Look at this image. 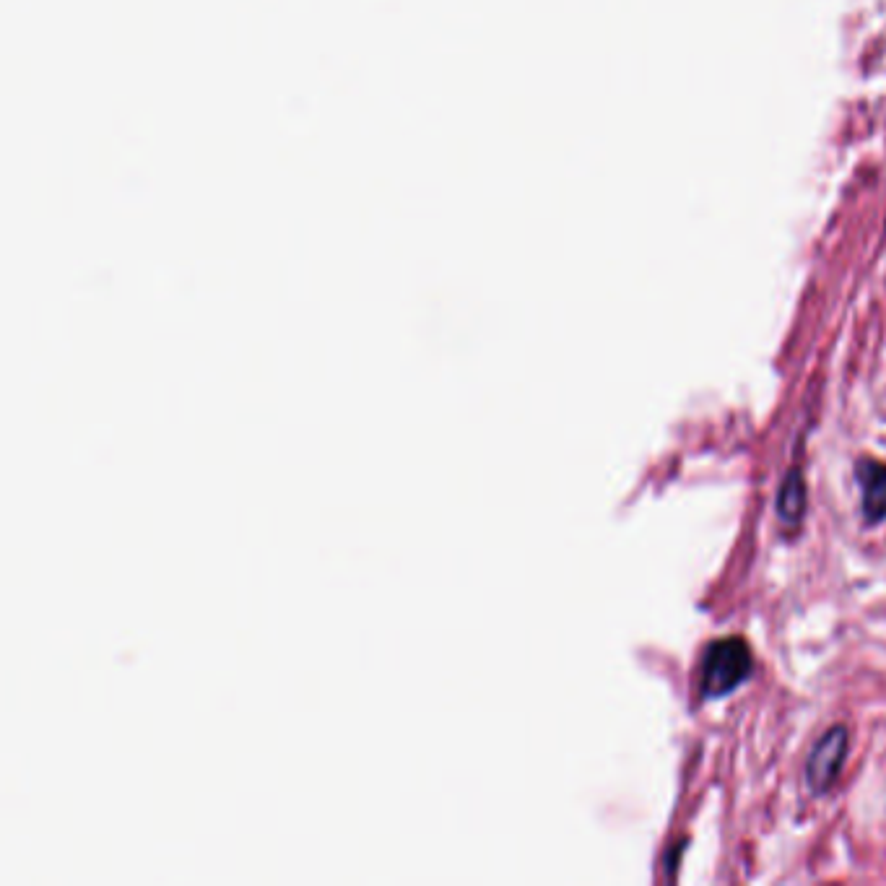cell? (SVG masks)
I'll return each mask as SVG.
<instances>
[{"label": "cell", "mask_w": 886, "mask_h": 886, "mask_svg": "<svg viewBox=\"0 0 886 886\" xmlns=\"http://www.w3.org/2000/svg\"><path fill=\"white\" fill-rule=\"evenodd\" d=\"M754 660L751 650L741 637H725V640L712 642L707 647L705 660H702V694L705 697H725L736 686L749 679Z\"/></svg>", "instance_id": "1"}, {"label": "cell", "mask_w": 886, "mask_h": 886, "mask_svg": "<svg viewBox=\"0 0 886 886\" xmlns=\"http://www.w3.org/2000/svg\"><path fill=\"white\" fill-rule=\"evenodd\" d=\"M848 728L835 725L829 728L816 746L811 749L809 762H806V783L814 793H827L837 783L845 757H848Z\"/></svg>", "instance_id": "2"}, {"label": "cell", "mask_w": 886, "mask_h": 886, "mask_svg": "<svg viewBox=\"0 0 886 886\" xmlns=\"http://www.w3.org/2000/svg\"><path fill=\"white\" fill-rule=\"evenodd\" d=\"M855 479L861 484V505L871 523L886 518V463L874 458H861L855 463Z\"/></svg>", "instance_id": "3"}, {"label": "cell", "mask_w": 886, "mask_h": 886, "mask_svg": "<svg viewBox=\"0 0 886 886\" xmlns=\"http://www.w3.org/2000/svg\"><path fill=\"white\" fill-rule=\"evenodd\" d=\"M806 510V484H803V473L798 468H790L785 473L780 492H777V515L788 525H798L803 520Z\"/></svg>", "instance_id": "4"}]
</instances>
